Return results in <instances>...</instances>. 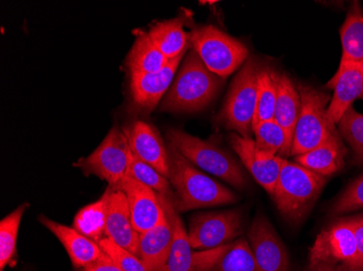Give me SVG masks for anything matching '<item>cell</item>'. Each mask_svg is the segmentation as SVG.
<instances>
[{
    "label": "cell",
    "mask_w": 363,
    "mask_h": 271,
    "mask_svg": "<svg viewBox=\"0 0 363 271\" xmlns=\"http://www.w3.org/2000/svg\"><path fill=\"white\" fill-rule=\"evenodd\" d=\"M169 169L173 188V203L177 213L233 204L238 197L221 183L203 174L179 151L168 144Z\"/></svg>",
    "instance_id": "obj_1"
},
{
    "label": "cell",
    "mask_w": 363,
    "mask_h": 271,
    "mask_svg": "<svg viewBox=\"0 0 363 271\" xmlns=\"http://www.w3.org/2000/svg\"><path fill=\"white\" fill-rule=\"evenodd\" d=\"M223 79L212 73L201 57L191 49L182 64L166 97L161 111L196 112L211 103L221 88Z\"/></svg>",
    "instance_id": "obj_2"
},
{
    "label": "cell",
    "mask_w": 363,
    "mask_h": 271,
    "mask_svg": "<svg viewBox=\"0 0 363 271\" xmlns=\"http://www.w3.org/2000/svg\"><path fill=\"white\" fill-rule=\"evenodd\" d=\"M325 183V177L285 160L272 197L287 220L299 223L315 204Z\"/></svg>",
    "instance_id": "obj_3"
},
{
    "label": "cell",
    "mask_w": 363,
    "mask_h": 271,
    "mask_svg": "<svg viewBox=\"0 0 363 271\" xmlns=\"http://www.w3.org/2000/svg\"><path fill=\"white\" fill-rule=\"evenodd\" d=\"M169 144L195 166L223 179L236 188L246 187V174L238 161L216 144L179 129L167 132Z\"/></svg>",
    "instance_id": "obj_4"
},
{
    "label": "cell",
    "mask_w": 363,
    "mask_h": 271,
    "mask_svg": "<svg viewBox=\"0 0 363 271\" xmlns=\"http://www.w3.org/2000/svg\"><path fill=\"white\" fill-rule=\"evenodd\" d=\"M261 67L254 57L248 58L230 85L225 103L218 117L222 125L244 138H252L254 134L252 128Z\"/></svg>",
    "instance_id": "obj_5"
},
{
    "label": "cell",
    "mask_w": 363,
    "mask_h": 271,
    "mask_svg": "<svg viewBox=\"0 0 363 271\" xmlns=\"http://www.w3.org/2000/svg\"><path fill=\"white\" fill-rule=\"evenodd\" d=\"M193 50L214 74L225 79L250 58L247 47L213 25L196 28L189 34Z\"/></svg>",
    "instance_id": "obj_6"
},
{
    "label": "cell",
    "mask_w": 363,
    "mask_h": 271,
    "mask_svg": "<svg viewBox=\"0 0 363 271\" xmlns=\"http://www.w3.org/2000/svg\"><path fill=\"white\" fill-rule=\"evenodd\" d=\"M301 109L294 134L291 156H298L321 146L337 129L328 121V105L331 96L323 91L298 85Z\"/></svg>",
    "instance_id": "obj_7"
},
{
    "label": "cell",
    "mask_w": 363,
    "mask_h": 271,
    "mask_svg": "<svg viewBox=\"0 0 363 271\" xmlns=\"http://www.w3.org/2000/svg\"><path fill=\"white\" fill-rule=\"evenodd\" d=\"M309 260V266L330 264L357 271L358 241L352 217L340 218L322 230L310 248Z\"/></svg>",
    "instance_id": "obj_8"
},
{
    "label": "cell",
    "mask_w": 363,
    "mask_h": 271,
    "mask_svg": "<svg viewBox=\"0 0 363 271\" xmlns=\"http://www.w3.org/2000/svg\"><path fill=\"white\" fill-rule=\"evenodd\" d=\"M130 149L123 130L112 128L107 137L91 156L74 163L85 175H95L106 180L109 187L118 189L126 175Z\"/></svg>",
    "instance_id": "obj_9"
},
{
    "label": "cell",
    "mask_w": 363,
    "mask_h": 271,
    "mask_svg": "<svg viewBox=\"0 0 363 271\" xmlns=\"http://www.w3.org/2000/svg\"><path fill=\"white\" fill-rule=\"evenodd\" d=\"M159 197L173 228L172 250L163 271H212L233 242L211 250L193 252L186 229L175 209L173 200L161 195Z\"/></svg>",
    "instance_id": "obj_10"
},
{
    "label": "cell",
    "mask_w": 363,
    "mask_h": 271,
    "mask_svg": "<svg viewBox=\"0 0 363 271\" xmlns=\"http://www.w3.org/2000/svg\"><path fill=\"white\" fill-rule=\"evenodd\" d=\"M242 232L240 212H212L197 214L191 218L187 238L193 250H205L232 243Z\"/></svg>",
    "instance_id": "obj_11"
},
{
    "label": "cell",
    "mask_w": 363,
    "mask_h": 271,
    "mask_svg": "<svg viewBox=\"0 0 363 271\" xmlns=\"http://www.w3.org/2000/svg\"><path fill=\"white\" fill-rule=\"evenodd\" d=\"M248 240L261 271H289L286 248L264 216L255 217L248 231Z\"/></svg>",
    "instance_id": "obj_12"
},
{
    "label": "cell",
    "mask_w": 363,
    "mask_h": 271,
    "mask_svg": "<svg viewBox=\"0 0 363 271\" xmlns=\"http://www.w3.org/2000/svg\"><path fill=\"white\" fill-rule=\"evenodd\" d=\"M117 190L125 193L132 223L138 233L152 229L166 219L160 197L150 187L126 176Z\"/></svg>",
    "instance_id": "obj_13"
},
{
    "label": "cell",
    "mask_w": 363,
    "mask_h": 271,
    "mask_svg": "<svg viewBox=\"0 0 363 271\" xmlns=\"http://www.w3.org/2000/svg\"><path fill=\"white\" fill-rule=\"evenodd\" d=\"M230 144L255 180L269 195H273L279 172L286 158L263 154L257 149L255 140L242 137L238 134H230Z\"/></svg>",
    "instance_id": "obj_14"
},
{
    "label": "cell",
    "mask_w": 363,
    "mask_h": 271,
    "mask_svg": "<svg viewBox=\"0 0 363 271\" xmlns=\"http://www.w3.org/2000/svg\"><path fill=\"white\" fill-rule=\"evenodd\" d=\"M334 95L328 108V121L338 125L357 99H363V67L354 63H340L336 74L326 83Z\"/></svg>",
    "instance_id": "obj_15"
},
{
    "label": "cell",
    "mask_w": 363,
    "mask_h": 271,
    "mask_svg": "<svg viewBox=\"0 0 363 271\" xmlns=\"http://www.w3.org/2000/svg\"><path fill=\"white\" fill-rule=\"evenodd\" d=\"M130 151L147 164L169 179L168 146L158 130L145 122L138 121L123 130Z\"/></svg>",
    "instance_id": "obj_16"
},
{
    "label": "cell",
    "mask_w": 363,
    "mask_h": 271,
    "mask_svg": "<svg viewBox=\"0 0 363 271\" xmlns=\"http://www.w3.org/2000/svg\"><path fill=\"white\" fill-rule=\"evenodd\" d=\"M184 54L169 60L168 64L158 73L130 74V95L140 109L150 112L160 103L163 95L170 89L173 77Z\"/></svg>",
    "instance_id": "obj_17"
},
{
    "label": "cell",
    "mask_w": 363,
    "mask_h": 271,
    "mask_svg": "<svg viewBox=\"0 0 363 271\" xmlns=\"http://www.w3.org/2000/svg\"><path fill=\"white\" fill-rule=\"evenodd\" d=\"M105 238L138 256L140 233L132 223L128 199L122 190H112L108 207Z\"/></svg>",
    "instance_id": "obj_18"
},
{
    "label": "cell",
    "mask_w": 363,
    "mask_h": 271,
    "mask_svg": "<svg viewBox=\"0 0 363 271\" xmlns=\"http://www.w3.org/2000/svg\"><path fill=\"white\" fill-rule=\"evenodd\" d=\"M38 220L62 243L75 268L86 269L103 255V250L97 242L79 233L74 228L61 225L44 215L38 216Z\"/></svg>",
    "instance_id": "obj_19"
},
{
    "label": "cell",
    "mask_w": 363,
    "mask_h": 271,
    "mask_svg": "<svg viewBox=\"0 0 363 271\" xmlns=\"http://www.w3.org/2000/svg\"><path fill=\"white\" fill-rule=\"evenodd\" d=\"M173 243V228L170 218L156 227L140 234L138 256L148 271H163L170 256Z\"/></svg>",
    "instance_id": "obj_20"
},
{
    "label": "cell",
    "mask_w": 363,
    "mask_h": 271,
    "mask_svg": "<svg viewBox=\"0 0 363 271\" xmlns=\"http://www.w3.org/2000/svg\"><path fill=\"white\" fill-rule=\"evenodd\" d=\"M347 152L342 136L336 129L321 146L296 156V163L326 178L342 168Z\"/></svg>",
    "instance_id": "obj_21"
},
{
    "label": "cell",
    "mask_w": 363,
    "mask_h": 271,
    "mask_svg": "<svg viewBox=\"0 0 363 271\" xmlns=\"http://www.w3.org/2000/svg\"><path fill=\"white\" fill-rule=\"evenodd\" d=\"M301 100L298 88L287 74L281 75L275 105L274 121L284 130L287 152L291 156L294 134L301 114Z\"/></svg>",
    "instance_id": "obj_22"
},
{
    "label": "cell",
    "mask_w": 363,
    "mask_h": 271,
    "mask_svg": "<svg viewBox=\"0 0 363 271\" xmlns=\"http://www.w3.org/2000/svg\"><path fill=\"white\" fill-rule=\"evenodd\" d=\"M169 59L150 40L148 33L136 30L135 42L128 56L130 74H152L162 70Z\"/></svg>",
    "instance_id": "obj_23"
},
{
    "label": "cell",
    "mask_w": 363,
    "mask_h": 271,
    "mask_svg": "<svg viewBox=\"0 0 363 271\" xmlns=\"http://www.w3.org/2000/svg\"><path fill=\"white\" fill-rule=\"evenodd\" d=\"M150 40L169 60L186 54L189 34L184 30V19L174 18L158 22L148 32Z\"/></svg>",
    "instance_id": "obj_24"
},
{
    "label": "cell",
    "mask_w": 363,
    "mask_h": 271,
    "mask_svg": "<svg viewBox=\"0 0 363 271\" xmlns=\"http://www.w3.org/2000/svg\"><path fill=\"white\" fill-rule=\"evenodd\" d=\"M342 54L340 63H354L363 67V11L354 1L340 30Z\"/></svg>",
    "instance_id": "obj_25"
},
{
    "label": "cell",
    "mask_w": 363,
    "mask_h": 271,
    "mask_svg": "<svg viewBox=\"0 0 363 271\" xmlns=\"http://www.w3.org/2000/svg\"><path fill=\"white\" fill-rule=\"evenodd\" d=\"M112 190L113 189L108 185L101 199L79 209L73 221L74 229L97 243L105 238L108 207Z\"/></svg>",
    "instance_id": "obj_26"
},
{
    "label": "cell",
    "mask_w": 363,
    "mask_h": 271,
    "mask_svg": "<svg viewBox=\"0 0 363 271\" xmlns=\"http://www.w3.org/2000/svg\"><path fill=\"white\" fill-rule=\"evenodd\" d=\"M281 75L271 67H261L258 76V93L254 125L274 120L275 105Z\"/></svg>",
    "instance_id": "obj_27"
},
{
    "label": "cell",
    "mask_w": 363,
    "mask_h": 271,
    "mask_svg": "<svg viewBox=\"0 0 363 271\" xmlns=\"http://www.w3.org/2000/svg\"><path fill=\"white\" fill-rule=\"evenodd\" d=\"M28 207V203H23L0 221V271H5L6 267L14 264L18 232Z\"/></svg>",
    "instance_id": "obj_28"
},
{
    "label": "cell",
    "mask_w": 363,
    "mask_h": 271,
    "mask_svg": "<svg viewBox=\"0 0 363 271\" xmlns=\"http://www.w3.org/2000/svg\"><path fill=\"white\" fill-rule=\"evenodd\" d=\"M126 176L135 179L138 183L150 187L157 195L173 200V191L170 180L155 169L154 167L140 160L130 151Z\"/></svg>",
    "instance_id": "obj_29"
},
{
    "label": "cell",
    "mask_w": 363,
    "mask_h": 271,
    "mask_svg": "<svg viewBox=\"0 0 363 271\" xmlns=\"http://www.w3.org/2000/svg\"><path fill=\"white\" fill-rule=\"evenodd\" d=\"M252 130L256 137L255 144L259 151L269 156H279L283 158L289 156L284 130L274 120L256 124Z\"/></svg>",
    "instance_id": "obj_30"
},
{
    "label": "cell",
    "mask_w": 363,
    "mask_h": 271,
    "mask_svg": "<svg viewBox=\"0 0 363 271\" xmlns=\"http://www.w3.org/2000/svg\"><path fill=\"white\" fill-rule=\"evenodd\" d=\"M212 271H261L250 243L242 238L233 242Z\"/></svg>",
    "instance_id": "obj_31"
},
{
    "label": "cell",
    "mask_w": 363,
    "mask_h": 271,
    "mask_svg": "<svg viewBox=\"0 0 363 271\" xmlns=\"http://www.w3.org/2000/svg\"><path fill=\"white\" fill-rule=\"evenodd\" d=\"M338 132L354 152V162L363 164V114L350 108L338 123Z\"/></svg>",
    "instance_id": "obj_32"
},
{
    "label": "cell",
    "mask_w": 363,
    "mask_h": 271,
    "mask_svg": "<svg viewBox=\"0 0 363 271\" xmlns=\"http://www.w3.org/2000/svg\"><path fill=\"white\" fill-rule=\"evenodd\" d=\"M101 250L111 258L120 268L123 271H148L145 267L144 263L133 253L128 252L125 248H121L118 244L112 242L108 238H104L99 241Z\"/></svg>",
    "instance_id": "obj_33"
},
{
    "label": "cell",
    "mask_w": 363,
    "mask_h": 271,
    "mask_svg": "<svg viewBox=\"0 0 363 271\" xmlns=\"http://www.w3.org/2000/svg\"><path fill=\"white\" fill-rule=\"evenodd\" d=\"M363 209V175L352 181L332 207L333 215Z\"/></svg>",
    "instance_id": "obj_34"
},
{
    "label": "cell",
    "mask_w": 363,
    "mask_h": 271,
    "mask_svg": "<svg viewBox=\"0 0 363 271\" xmlns=\"http://www.w3.org/2000/svg\"><path fill=\"white\" fill-rule=\"evenodd\" d=\"M352 219L358 241L359 262L357 271H363V213L352 216Z\"/></svg>",
    "instance_id": "obj_35"
},
{
    "label": "cell",
    "mask_w": 363,
    "mask_h": 271,
    "mask_svg": "<svg viewBox=\"0 0 363 271\" xmlns=\"http://www.w3.org/2000/svg\"><path fill=\"white\" fill-rule=\"evenodd\" d=\"M104 252V250H103ZM85 271H123L119 266H118L113 260H111L110 256H108L105 252L103 255L99 258V260H96L93 265L87 267Z\"/></svg>",
    "instance_id": "obj_36"
},
{
    "label": "cell",
    "mask_w": 363,
    "mask_h": 271,
    "mask_svg": "<svg viewBox=\"0 0 363 271\" xmlns=\"http://www.w3.org/2000/svg\"><path fill=\"white\" fill-rule=\"evenodd\" d=\"M308 271H350L347 268L336 265L318 264L315 266H309Z\"/></svg>",
    "instance_id": "obj_37"
}]
</instances>
